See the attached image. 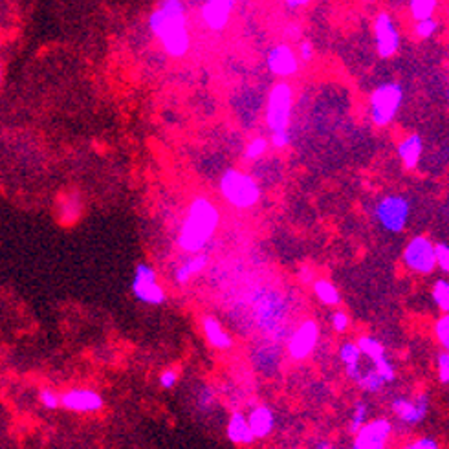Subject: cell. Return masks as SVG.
<instances>
[{
    "instance_id": "25",
    "label": "cell",
    "mask_w": 449,
    "mask_h": 449,
    "mask_svg": "<svg viewBox=\"0 0 449 449\" xmlns=\"http://www.w3.org/2000/svg\"><path fill=\"white\" fill-rule=\"evenodd\" d=\"M431 298L437 304V308L442 312V314H448L449 312V282L446 279H437L435 284H433L431 290Z\"/></svg>"
},
{
    "instance_id": "19",
    "label": "cell",
    "mask_w": 449,
    "mask_h": 449,
    "mask_svg": "<svg viewBox=\"0 0 449 449\" xmlns=\"http://www.w3.org/2000/svg\"><path fill=\"white\" fill-rule=\"evenodd\" d=\"M208 264H209L208 253L204 252L193 253L191 258H187L186 263H182L178 268H176V271H174V281H176V284H180V287H184V284H187V282L191 281L193 277L198 276L200 271H204Z\"/></svg>"
},
{
    "instance_id": "20",
    "label": "cell",
    "mask_w": 449,
    "mask_h": 449,
    "mask_svg": "<svg viewBox=\"0 0 449 449\" xmlns=\"http://www.w3.org/2000/svg\"><path fill=\"white\" fill-rule=\"evenodd\" d=\"M81 213H83V202H81L79 195L70 193V195H64V197L59 198V202H57V219H59L61 224H75Z\"/></svg>"
},
{
    "instance_id": "13",
    "label": "cell",
    "mask_w": 449,
    "mask_h": 449,
    "mask_svg": "<svg viewBox=\"0 0 449 449\" xmlns=\"http://www.w3.org/2000/svg\"><path fill=\"white\" fill-rule=\"evenodd\" d=\"M374 39H376V51L382 59H391L396 56L400 48V32L394 19L387 12L378 13L374 21Z\"/></svg>"
},
{
    "instance_id": "21",
    "label": "cell",
    "mask_w": 449,
    "mask_h": 449,
    "mask_svg": "<svg viewBox=\"0 0 449 449\" xmlns=\"http://www.w3.org/2000/svg\"><path fill=\"white\" fill-rule=\"evenodd\" d=\"M314 288L315 298L319 299L321 304L325 306H337L341 303V293L337 290V287L334 282L326 281V279H314V282L310 284Z\"/></svg>"
},
{
    "instance_id": "27",
    "label": "cell",
    "mask_w": 449,
    "mask_h": 449,
    "mask_svg": "<svg viewBox=\"0 0 449 449\" xmlns=\"http://www.w3.org/2000/svg\"><path fill=\"white\" fill-rule=\"evenodd\" d=\"M361 352H359V347L356 345V341H345L339 347V359L343 361V365H356L361 361Z\"/></svg>"
},
{
    "instance_id": "32",
    "label": "cell",
    "mask_w": 449,
    "mask_h": 449,
    "mask_svg": "<svg viewBox=\"0 0 449 449\" xmlns=\"http://www.w3.org/2000/svg\"><path fill=\"white\" fill-rule=\"evenodd\" d=\"M372 369L382 376V380L385 383L394 382V378H396V371H394V365L389 361V358H383L376 363H372Z\"/></svg>"
},
{
    "instance_id": "2",
    "label": "cell",
    "mask_w": 449,
    "mask_h": 449,
    "mask_svg": "<svg viewBox=\"0 0 449 449\" xmlns=\"http://www.w3.org/2000/svg\"><path fill=\"white\" fill-rule=\"evenodd\" d=\"M220 224V213L211 200L197 197L187 209L186 219L178 233V246L182 252L198 253L208 246Z\"/></svg>"
},
{
    "instance_id": "14",
    "label": "cell",
    "mask_w": 449,
    "mask_h": 449,
    "mask_svg": "<svg viewBox=\"0 0 449 449\" xmlns=\"http://www.w3.org/2000/svg\"><path fill=\"white\" fill-rule=\"evenodd\" d=\"M266 66L276 77L288 79L299 72V57L287 43H279L266 56Z\"/></svg>"
},
{
    "instance_id": "35",
    "label": "cell",
    "mask_w": 449,
    "mask_h": 449,
    "mask_svg": "<svg viewBox=\"0 0 449 449\" xmlns=\"http://www.w3.org/2000/svg\"><path fill=\"white\" fill-rule=\"evenodd\" d=\"M350 326V317L345 310H336L332 314V328L337 332V334H345Z\"/></svg>"
},
{
    "instance_id": "31",
    "label": "cell",
    "mask_w": 449,
    "mask_h": 449,
    "mask_svg": "<svg viewBox=\"0 0 449 449\" xmlns=\"http://www.w3.org/2000/svg\"><path fill=\"white\" fill-rule=\"evenodd\" d=\"M435 337L442 348L449 347V315L442 314L435 323Z\"/></svg>"
},
{
    "instance_id": "6",
    "label": "cell",
    "mask_w": 449,
    "mask_h": 449,
    "mask_svg": "<svg viewBox=\"0 0 449 449\" xmlns=\"http://www.w3.org/2000/svg\"><path fill=\"white\" fill-rule=\"evenodd\" d=\"M130 290H132L136 301H140L147 306H160L165 303V298H167L162 282L158 279V271L147 263L136 264Z\"/></svg>"
},
{
    "instance_id": "42",
    "label": "cell",
    "mask_w": 449,
    "mask_h": 449,
    "mask_svg": "<svg viewBox=\"0 0 449 449\" xmlns=\"http://www.w3.org/2000/svg\"><path fill=\"white\" fill-rule=\"evenodd\" d=\"M361 371H363V369H361V365H359V363H356V365H345V372H347V376L350 378L354 383H356V380L359 378Z\"/></svg>"
},
{
    "instance_id": "1",
    "label": "cell",
    "mask_w": 449,
    "mask_h": 449,
    "mask_svg": "<svg viewBox=\"0 0 449 449\" xmlns=\"http://www.w3.org/2000/svg\"><path fill=\"white\" fill-rule=\"evenodd\" d=\"M149 28L163 51L174 59H182L191 48L184 0H160V6L149 17Z\"/></svg>"
},
{
    "instance_id": "24",
    "label": "cell",
    "mask_w": 449,
    "mask_h": 449,
    "mask_svg": "<svg viewBox=\"0 0 449 449\" xmlns=\"http://www.w3.org/2000/svg\"><path fill=\"white\" fill-rule=\"evenodd\" d=\"M437 8H438V0H409L411 15H413L415 21L435 17Z\"/></svg>"
},
{
    "instance_id": "3",
    "label": "cell",
    "mask_w": 449,
    "mask_h": 449,
    "mask_svg": "<svg viewBox=\"0 0 449 449\" xmlns=\"http://www.w3.org/2000/svg\"><path fill=\"white\" fill-rule=\"evenodd\" d=\"M220 195L236 209H252L260 200V187L252 174L241 169H228L220 178Z\"/></svg>"
},
{
    "instance_id": "41",
    "label": "cell",
    "mask_w": 449,
    "mask_h": 449,
    "mask_svg": "<svg viewBox=\"0 0 449 449\" xmlns=\"http://www.w3.org/2000/svg\"><path fill=\"white\" fill-rule=\"evenodd\" d=\"M298 277L303 284H312V282H314V271H312V268H308V266H301Z\"/></svg>"
},
{
    "instance_id": "22",
    "label": "cell",
    "mask_w": 449,
    "mask_h": 449,
    "mask_svg": "<svg viewBox=\"0 0 449 449\" xmlns=\"http://www.w3.org/2000/svg\"><path fill=\"white\" fill-rule=\"evenodd\" d=\"M356 345L359 347V352H361V356H365L369 361H372V363H376V361H380V359L387 358V348H385V345H383L380 339H376V337L372 336H361L356 341Z\"/></svg>"
},
{
    "instance_id": "39",
    "label": "cell",
    "mask_w": 449,
    "mask_h": 449,
    "mask_svg": "<svg viewBox=\"0 0 449 449\" xmlns=\"http://www.w3.org/2000/svg\"><path fill=\"white\" fill-rule=\"evenodd\" d=\"M314 45L310 40H303L301 46H299V57L303 59V62H310L314 59Z\"/></svg>"
},
{
    "instance_id": "9",
    "label": "cell",
    "mask_w": 449,
    "mask_h": 449,
    "mask_svg": "<svg viewBox=\"0 0 449 449\" xmlns=\"http://www.w3.org/2000/svg\"><path fill=\"white\" fill-rule=\"evenodd\" d=\"M393 433V424L389 418H374L367 420L354 433L350 449H387L389 438Z\"/></svg>"
},
{
    "instance_id": "45",
    "label": "cell",
    "mask_w": 449,
    "mask_h": 449,
    "mask_svg": "<svg viewBox=\"0 0 449 449\" xmlns=\"http://www.w3.org/2000/svg\"><path fill=\"white\" fill-rule=\"evenodd\" d=\"M0 83H2V68H0Z\"/></svg>"
},
{
    "instance_id": "44",
    "label": "cell",
    "mask_w": 449,
    "mask_h": 449,
    "mask_svg": "<svg viewBox=\"0 0 449 449\" xmlns=\"http://www.w3.org/2000/svg\"><path fill=\"white\" fill-rule=\"evenodd\" d=\"M314 449H334V448H332L330 440H317V442L314 444Z\"/></svg>"
},
{
    "instance_id": "18",
    "label": "cell",
    "mask_w": 449,
    "mask_h": 449,
    "mask_svg": "<svg viewBox=\"0 0 449 449\" xmlns=\"http://www.w3.org/2000/svg\"><path fill=\"white\" fill-rule=\"evenodd\" d=\"M422 154H424V140L416 132L415 134H409L398 143V156L402 163H404V167L409 169V171L418 167Z\"/></svg>"
},
{
    "instance_id": "29",
    "label": "cell",
    "mask_w": 449,
    "mask_h": 449,
    "mask_svg": "<svg viewBox=\"0 0 449 449\" xmlns=\"http://www.w3.org/2000/svg\"><path fill=\"white\" fill-rule=\"evenodd\" d=\"M438 28H440V23H438L435 17L422 19V21H416L415 34L418 35L420 39H431L433 35L438 32Z\"/></svg>"
},
{
    "instance_id": "30",
    "label": "cell",
    "mask_w": 449,
    "mask_h": 449,
    "mask_svg": "<svg viewBox=\"0 0 449 449\" xmlns=\"http://www.w3.org/2000/svg\"><path fill=\"white\" fill-rule=\"evenodd\" d=\"M39 404L48 411H56L61 407V394L50 387H45L39 391Z\"/></svg>"
},
{
    "instance_id": "40",
    "label": "cell",
    "mask_w": 449,
    "mask_h": 449,
    "mask_svg": "<svg viewBox=\"0 0 449 449\" xmlns=\"http://www.w3.org/2000/svg\"><path fill=\"white\" fill-rule=\"evenodd\" d=\"M198 404H200L202 409H209L213 405V391L209 387L204 389L202 393H200V398H198Z\"/></svg>"
},
{
    "instance_id": "4",
    "label": "cell",
    "mask_w": 449,
    "mask_h": 449,
    "mask_svg": "<svg viewBox=\"0 0 449 449\" xmlns=\"http://www.w3.org/2000/svg\"><path fill=\"white\" fill-rule=\"evenodd\" d=\"M404 103L402 84L389 81L378 84L371 94V119L376 127H387L398 116Z\"/></svg>"
},
{
    "instance_id": "33",
    "label": "cell",
    "mask_w": 449,
    "mask_h": 449,
    "mask_svg": "<svg viewBox=\"0 0 449 449\" xmlns=\"http://www.w3.org/2000/svg\"><path fill=\"white\" fill-rule=\"evenodd\" d=\"M437 369H438V382L442 385L449 383V354L448 348H444L442 352L437 356Z\"/></svg>"
},
{
    "instance_id": "36",
    "label": "cell",
    "mask_w": 449,
    "mask_h": 449,
    "mask_svg": "<svg viewBox=\"0 0 449 449\" xmlns=\"http://www.w3.org/2000/svg\"><path fill=\"white\" fill-rule=\"evenodd\" d=\"M405 449H440V442L433 437H422L416 440H411Z\"/></svg>"
},
{
    "instance_id": "8",
    "label": "cell",
    "mask_w": 449,
    "mask_h": 449,
    "mask_svg": "<svg viewBox=\"0 0 449 449\" xmlns=\"http://www.w3.org/2000/svg\"><path fill=\"white\" fill-rule=\"evenodd\" d=\"M405 268L416 274V276H431L437 269L435 260V242L426 235L413 236L407 246L404 247L402 255Z\"/></svg>"
},
{
    "instance_id": "16",
    "label": "cell",
    "mask_w": 449,
    "mask_h": 449,
    "mask_svg": "<svg viewBox=\"0 0 449 449\" xmlns=\"http://www.w3.org/2000/svg\"><path fill=\"white\" fill-rule=\"evenodd\" d=\"M202 332L206 336V341L217 350H230L233 347V337L228 334L220 321L213 315H206L202 319Z\"/></svg>"
},
{
    "instance_id": "11",
    "label": "cell",
    "mask_w": 449,
    "mask_h": 449,
    "mask_svg": "<svg viewBox=\"0 0 449 449\" xmlns=\"http://www.w3.org/2000/svg\"><path fill=\"white\" fill-rule=\"evenodd\" d=\"M429 409H431V398L426 393L416 394L413 398L398 396L391 404L393 415L400 422L407 424V426H418V424H422L427 418V415H429Z\"/></svg>"
},
{
    "instance_id": "15",
    "label": "cell",
    "mask_w": 449,
    "mask_h": 449,
    "mask_svg": "<svg viewBox=\"0 0 449 449\" xmlns=\"http://www.w3.org/2000/svg\"><path fill=\"white\" fill-rule=\"evenodd\" d=\"M250 429H252L255 440H263L268 438L274 429H276V413L271 411L268 405H257L250 411V415H246Z\"/></svg>"
},
{
    "instance_id": "26",
    "label": "cell",
    "mask_w": 449,
    "mask_h": 449,
    "mask_svg": "<svg viewBox=\"0 0 449 449\" xmlns=\"http://www.w3.org/2000/svg\"><path fill=\"white\" fill-rule=\"evenodd\" d=\"M369 420V404H367L365 400H359V402H356V405H354V411H352V416H350V422H348V431L352 433H358V429L365 422Z\"/></svg>"
},
{
    "instance_id": "5",
    "label": "cell",
    "mask_w": 449,
    "mask_h": 449,
    "mask_svg": "<svg viewBox=\"0 0 449 449\" xmlns=\"http://www.w3.org/2000/svg\"><path fill=\"white\" fill-rule=\"evenodd\" d=\"M293 110V90L290 83L279 81L269 90L266 103V125L271 132L288 130L292 121Z\"/></svg>"
},
{
    "instance_id": "38",
    "label": "cell",
    "mask_w": 449,
    "mask_h": 449,
    "mask_svg": "<svg viewBox=\"0 0 449 449\" xmlns=\"http://www.w3.org/2000/svg\"><path fill=\"white\" fill-rule=\"evenodd\" d=\"M158 382H160V387L162 389H173L178 383V372L174 371V369H163Z\"/></svg>"
},
{
    "instance_id": "10",
    "label": "cell",
    "mask_w": 449,
    "mask_h": 449,
    "mask_svg": "<svg viewBox=\"0 0 449 449\" xmlns=\"http://www.w3.org/2000/svg\"><path fill=\"white\" fill-rule=\"evenodd\" d=\"M319 341V325L314 319L303 321L301 325L292 332L288 339V354L295 361H303L312 356Z\"/></svg>"
},
{
    "instance_id": "7",
    "label": "cell",
    "mask_w": 449,
    "mask_h": 449,
    "mask_svg": "<svg viewBox=\"0 0 449 449\" xmlns=\"http://www.w3.org/2000/svg\"><path fill=\"white\" fill-rule=\"evenodd\" d=\"M411 204L404 195H387L374 208V219L382 230L389 233H402L409 222Z\"/></svg>"
},
{
    "instance_id": "37",
    "label": "cell",
    "mask_w": 449,
    "mask_h": 449,
    "mask_svg": "<svg viewBox=\"0 0 449 449\" xmlns=\"http://www.w3.org/2000/svg\"><path fill=\"white\" fill-rule=\"evenodd\" d=\"M292 141V136L288 130H277V132H271V138H269V143L276 147V149H284V147L290 145Z\"/></svg>"
},
{
    "instance_id": "28",
    "label": "cell",
    "mask_w": 449,
    "mask_h": 449,
    "mask_svg": "<svg viewBox=\"0 0 449 449\" xmlns=\"http://www.w3.org/2000/svg\"><path fill=\"white\" fill-rule=\"evenodd\" d=\"M268 147L269 141L266 140V138H263V136H257V138H253L246 145V149H244V158H246V160H258V158H263L264 154H266Z\"/></svg>"
},
{
    "instance_id": "23",
    "label": "cell",
    "mask_w": 449,
    "mask_h": 449,
    "mask_svg": "<svg viewBox=\"0 0 449 449\" xmlns=\"http://www.w3.org/2000/svg\"><path fill=\"white\" fill-rule=\"evenodd\" d=\"M356 385L365 393H380L387 383L383 382L382 376L374 369H367V371H361L359 378L356 380Z\"/></svg>"
},
{
    "instance_id": "12",
    "label": "cell",
    "mask_w": 449,
    "mask_h": 449,
    "mask_svg": "<svg viewBox=\"0 0 449 449\" xmlns=\"http://www.w3.org/2000/svg\"><path fill=\"white\" fill-rule=\"evenodd\" d=\"M61 407L79 415H92L105 407V400L96 389L72 387L61 394Z\"/></svg>"
},
{
    "instance_id": "34",
    "label": "cell",
    "mask_w": 449,
    "mask_h": 449,
    "mask_svg": "<svg viewBox=\"0 0 449 449\" xmlns=\"http://www.w3.org/2000/svg\"><path fill=\"white\" fill-rule=\"evenodd\" d=\"M435 260L437 268L448 274L449 271V247L446 242H435Z\"/></svg>"
},
{
    "instance_id": "17",
    "label": "cell",
    "mask_w": 449,
    "mask_h": 449,
    "mask_svg": "<svg viewBox=\"0 0 449 449\" xmlns=\"http://www.w3.org/2000/svg\"><path fill=\"white\" fill-rule=\"evenodd\" d=\"M226 435L236 446H250V444L255 442V437H253L252 429H250L246 415L241 413V411L231 413L228 426H226Z\"/></svg>"
},
{
    "instance_id": "43",
    "label": "cell",
    "mask_w": 449,
    "mask_h": 449,
    "mask_svg": "<svg viewBox=\"0 0 449 449\" xmlns=\"http://www.w3.org/2000/svg\"><path fill=\"white\" fill-rule=\"evenodd\" d=\"M312 0H284V4H287L290 10H299V8L308 6Z\"/></svg>"
}]
</instances>
